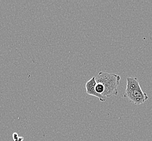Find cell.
Segmentation results:
<instances>
[{
	"label": "cell",
	"mask_w": 152,
	"mask_h": 141,
	"mask_svg": "<svg viewBox=\"0 0 152 141\" xmlns=\"http://www.w3.org/2000/svg\"><path fill=\"white\" fill-rule=\"evenodd\" d=\"M95 77L96 83H101L104 85V91L102 95L103 97H110L112 95H118V87L121 80L119 75L100 72Z\"/></svg>",
	"instance_id": "cell-1"
},
{
	"label": "cell",
	"mask_w": 152,
	"mask_h": 141,
	"mask_svg": "<svg viewBox=\"0 0 152 141\" xmlns=\"http://www.w3.org/2000/svg\"><path fill=\"white\" fill-rule=\"evenodd\" d=\"M12 137L14 141H23V138L22 137H19L17 133H14L12 134Z\"/></svg>",
	"instance_id": "cell-5"
},
{
	"label": "cell",
	"mask_w": 152,
	"mask_h": 141,
	"mask_svg": "<svg viewBox=\"0 0 152 141\" xmlns=\"http://www.w3.org/2000/svg\"><path fill=\"white\" fill-rule=\"evenodd\" d=\"M96 85V77H93L91 78V79L88 80L86 84V92L89 95H93L99 99L100 101H106L105 99L103 98V96L98 94L95 91V86Z\"/></svg>",
	"instance_id": "cell-3"
},
{
	"label": "cell",
	"mask_w": 152,
	"mask_h": 141,
	"mask_svg": "<svg viewBox=\"0 0 152 141\" xmlns=\"http://www.w3.org/2000/svg\"><path fill=\"white\" fill-rule=\"evenodd\" d=\"M95 91L98 94L102 95L104 91V85L101 83H96V85L95 86Z\"/></svg>",
	"instance_id": "cell-4"
},
{
	"label": "cell",
	"mask_w": 152,
	"mask_h": 141,
	"mask_svg": "<svg viewBox=\"0 0 152 141\" xmlns=\"http://www.w3.org/2000/svg\"><path fill=\"white\" fill-rule=\"evenodd\" d=\"M124 96L128 98L130 102L135 105L141 104L148 99V96L142 91L140 84L136 87L126 88Z\"/></svg>",
	"instance_id": "cell-2"
}]
</instances>
